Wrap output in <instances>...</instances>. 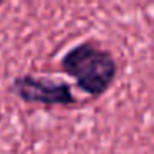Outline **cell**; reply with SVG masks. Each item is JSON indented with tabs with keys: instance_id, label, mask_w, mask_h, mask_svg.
Listing matches in <instances>:
<instances>
[{
	"instance_id": "cell-1",
	"label": "cell",
	"mask_w": 154,
	"mask_h": 154,
	"mask_svg": "<svg viewBox=\"0 0 154 154\" xmlns=\"http://www.w3.org/2000/svg\"><path fill=\"white\" fill-rule=\"evenodd\" d=\"M60 66L83 93L93 98L104 94L113 86L119 70L114 55L93 42H81L71 47L61 57Z\"/></svg>"
},
{
	"instance_id": "cell-2",
	"label": "cell",
	"mask_w": 154,
	"mask_h": 154,
	"mask_svg": "<svg viewBox=\"0 0 154 154\" xmlns=\"http://www.w3.org/2000/svg\"><path fill=\"white\" fill-rule=\"evenodd\" d=\"M10 90L14 94L27 104L43 106H71L76 103L71 86L55 78L22 75L12 81Z\"/></svg>"
}]
</instances>
